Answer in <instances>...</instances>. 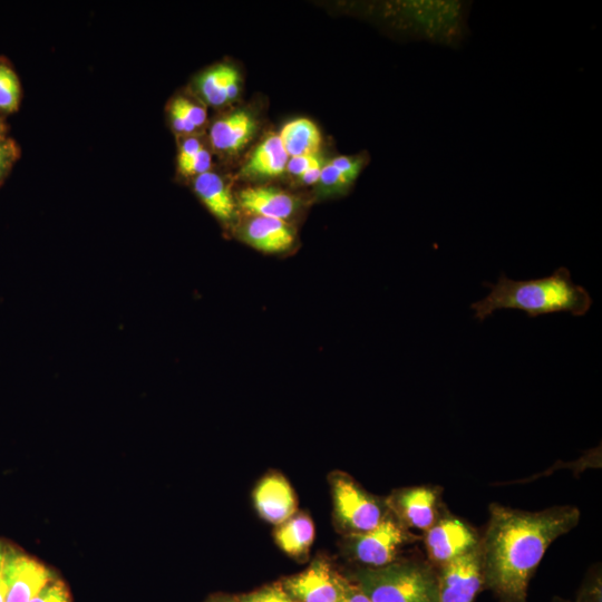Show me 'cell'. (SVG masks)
<instances>
[{"label":"cell","instance_id":"cell-3","mask_svg":"<svg viewBox=\"0 0 602 602\" xmlns=\"http://www.w3.org/2000/svg\"><path fill=\"white\" fill-rule=\"evenodd\" d=\"M372 602H438V574L429 562H392L366 567L355 583Z\"/></svg>","mask_w":602,"mask_h":602},{"label":"cell","instance_id":"cell-32","mask_svg":"<svg viewBox=\"0 0 602 602\" xmlns=\"http://www.w3.org/2000/svg\"><path fill=\"white\" fill-rule=\"evenodd\" d=\"M323 165L314 166L303 173L300 177L305 184H313L320 181L321 168Z\"/></svg>","mask_w":602,"mask_h":602},{"label":"cell","instance_id":"cell-27","mask_svg":"<svg viewBox=\"0 0 602 602\" xmlns=\"http://www.w3.org/2000/svg\"><path fill=\"white\" fill-rule=\"evenodd\" d=\"M211 166V155L210 153L203 147L198 151L197 154H195L190 161L186 163L179 165V169L182 173L186 175H200L205 172H208Z\"/></svg>","mask_w":602,"mask_h":602},{"label":"cell","instance_id":"cell-28","mask_svg":"<svg viewBox=\"0 0 602 602\" xmlns=\"http://www.w3.org/2000/svg\"><path fill=\"white\" fill-rule=\"evenodd\" d=\"M318 165H322V161L320 156L318 155V153H315V154L289 157L285 168L291 174L295 176H301L308 169Z\"/></svg>","mask_w":602,"mask_h":602},{"label":"cell","instance_id":"cell-12","mask_svg":"<svg viewBox=\"0 0 602 602\" xmlns=\"http://www.w3.org/2000/svg\"><path fill=\"white\" fill-rule=\"evenodd\" d=\"M241 236L251 246L268 253L283 252L294 241L285 221L260 215H253L243 224Z\"/></svg>","mask_w":602,"mask_h":602},{"label":"cell","instance_id":"cell-2","mask_svg":"<svg viewBox=\"0 0 602 602\" xmlns=\"http://www.w3.org/2000/svg\"><path fill=\"white\" fill-rule=\"evenodd\" d=\"M484 287L491 289L489 293L470 305L479 321L501 309L521 310L530 318L557 312L581 317L592 305L588 290L575 284L564 266L548 276L532 280L515 281L502 273L495 284L485 282Z\"/></svg>","mask_w":602,"mask_h":602},{"label":"cell","instance_id":"cell-15","mask_svg":"<svg viewBox=\"0 0 602 602\" xmlns=\"http://www.w3.org/2000/svg\"><path fill=\"white\" fill-rule=\"evenodd\" d=\"M194 190L208 211L223 222L235 216V202L224 181L213 172L195 177Z\"/></svg>","mask_w":602,"mask_h":602},{"label":"cell","instance_id":"cell-8","mask_svg":"<svg viewBox=\"0 0 602 602\" xmlns=\"http://www.w3.org/2000/svg\"><path fill=\"white\" fill-rule=\"evenodd\" d=\"M351 583L321 559L303 572L281 582L282 588L297 602H339Z\"/></svg>","mask_w":602,"mask_h":602},{"label":"cell","instance_id":"cell-18","mask_svg":"<svg viewBox=\"0 0 602 602\" xmlns=\"http://www.w3.org/2000/svg\"><path fill=\"white\" fill-rule=\"evenodd\" d=\"M314 537L312 521L304 514L290 517L275 531L279 546L292 556L305 554Z\"/></svg>","mask_w":602,"mask_h":602},{"label":"cell","instance_id":"cell-20","mask_svg":"<svg viewBox=\"0 0 602 602\" xmlns=\"http://www.w3.org/2000/svg\"><path fill=\"white\" fill-rule=\"evenodd\" d=\"M20 95V82L16 72L8 65L0 64V110H17Z\"/></svg>","mask_w":602,"mask_h":602},{"label":"cell","instance_id":"cell-11","mask_svg":"<svg viewBox=\"0 0 602 602\" xmlns=\"http://www.w3.org/2000/svg\"><path fill=\"white\" fill-rule=\"evenodd\" d=\"M259 514L268 522L280 525L293 516L297 499L288 480L279 474L265 476L254 491Z\"/></svg>","mask_w":602,"mask_h":602},{"label":"cell","instance_id":"cell-10","mask_svg":"<svg viewBox=\"0 0 602 602\" xmlns=\"http://www.w3.org/2000/svg\"><path fill=\"white\" fill-rule=\"evenodd\" d=\"M2 576L8 588L6 602H30L51 580L50 571L26 555H7Z\"/></svg>","mask_w":602,"mask_h":602},{"label":"cell","instance_id":"cell-23","mask_svg":"<svg viewBox=\"0 0 602 602\" xmlns=\"http://www.w3.org/2000/svg\"><path fill=\"white\" fill-rule=\"evenodd\" d=\"M356 178V175L343 172L331 163L323 165L321 168L320 182L328 187L343 188Z\"/></svg>","mask_w":602,"mask_h":602},{"label":"cell","instance_id":"cell-30","mask_svg":"<svg viewBox=\"0 0 602 602\" xmlns=\"http://www.w3.org/2000/svg\"><path fill=\"white\" fill-rule=\"evenodd\" d=\"M172 123L174 128L179 133H192L195 130V126L190 123L176 108H171Z\"/></svg>","mask_w":602,"mask_h":602},{"label":"cell","instance_id":"cell-29","mask_svg":"<svg viewBox=\"0 0 602 602\" xmlns=\"http://www.w3.org/2000/svg\"><path fill=\"white\" fill-rule=\"evenodd\" d=\"M203 146L196 138H188L183 142L178 153V166L190 161Z\"/></svg>","mask_w":602,"mask_h":602},{"label":"cell","instance_id":"cell-24","mask_svg":"<svg viewBox=\"0 0 602 602\" xmlns=\"http://www.w3.org/2000/svg\"><path fill=\"white\" fill-rule=\"evenodd\" d=\"M30 602H71L64 582L51 580Z\"/></svg>","mask_w":602,"mask_h":602},{"label":"cell","instance_id":"cell-16","mask_svg":"<svg viewBox=\"0 0 602 602\" xmlns=\"http://www.w3.org/2000/svg\"><path fill=\"white\" fill-rule=\"evenodd\" d=\"M289 161L279 135L265 138L252 153L243 167L246 176L272 177L281 174Z\"/></svg>","mask_w":602,"mask_h":602},{"label":"cell","instance_id":"cell-9","mask_svg":"<svg viewBox=\"0 0 602 602\" xmlns=\"http://www.w3.org/2000/svg\"><path fill=\"white\" fill-rule=\"evenodd\" d=\"M438 602H475L484 589V576L479 545L439 566Z\"/></svg>","mask_w":602,"mask_h":602},{"label":"cell","instance_id":"cell-7","mask_svg":"<svg viewBox=\"0 0 602 602\" xmlns=\"http://www.w3.org/2000/svg\"><path fill=\"white\" fill-rule=\"evenodd\" d=\"M429 563L441 566L479 545L480 535L466 521L448 512L424 532Z\"/></svg>","mask_w":602,"mask_h":602},{"label":"cell","instance_id":"cell-5","mask_svg":"<svg viewBox=\"0 0 602 602\" xmlns=\"http://www.w3.org/2000/svg\"><path fill=\"white\" fill-rule=\"evenodd\" d=\"M418 540L389 511L372 530L349 534L348 548L358 562L367 567H380L396 561L400 548Z\"/></svg>","mask_w":602,"mask_h":602},{"label":"cell","instance_id":"cell-34","mask_svg":"<svg viewBox=\"0 0 602 602\" xmlns=\"http://www.w3.org/2000/svg\"><path fill=\"white\" fill-rule=\"evenodd\" d=\"M6 559H7V554L3 551L2 546L0 545V575H2V570L4 566Z\"/></svg>","mask_w":602,"mask_h":602},{"label":"cell","instance_id":"cell-4","mask_svg":"<svg viewBox=\"0 0 602 602\" xmlns=\"http://www.w3.org/2000/svg\"><path fill=\"white\" fill-rule=\"evenodd\" d=\"M331 487L336 517L349 534L372 530L389 513L387 503L370 495L348 475L336 474Z\"/></svg>","mask_w":602,"mask_h":602},{"label":"cell","instance_id":"cell-37","mask_svg":"<svg viewBox=\"0 0 602 602\" xmlns=\"http://www.w3.org/2000/svg\"><path fill=\"white\" fill-rule=\"evenodd\" d=\"M552 602H572V601H569V600H564V599H561L559 596H555Z\"/></svg>","mask_w":602,"mask_h":602},{"label":"cell","instance_id":"cell-22","mask_svg":"<svg viewBox=\"0 0 602 602\" xmlns=\"http://www.w3.org/2000/svg\"><path fill=\"white\" fill-rule=\"evenodd\" d=\"M601 569H591L584 577L574 602H601Z\"/></svg>","mask_w":602,"mask_h":602},{"label":"cell","instance_id":"cell-14","mask_svg":"<svg viewBox=\"0 0 602 602\" xmlns=\"http://www.w3.org/2000/svg\"><path fill=\"white\" fill-rule=\"evenodd\" d=\"M254 119L244 111L237 110L219 120L211 128L213 146L221 152L235 153L252 137Z\"/></svg>","mask_w":602,"mask_h":602},{"label":"cell","instance_id":"cell-31","mask_svg":"<svg viewBox=\"0 0 602 602\" xmlns=\"http://www.w3.org/2000/svg\"><path fill=\"white\" fill-rule=\"evenodd\" d=\"M339 602H372L356 584H350Z\"/></svg>","mask_w":602,"mask_h":602},{"label":"cell","instance_id":"cell-6","mask_svg":"<svg viewBox=\"0 0 602 602\" xmlns=\"http://www.w3.org/2000/svg\"><path fill=\"white\" fill-rule=\"evenodd\" d=\"M441 495L437 485L404 487L388 498L387 506L405 527L426 532L448 512Z\"/></svg>","mask_w":602,"mask_h":602},{"label":"cell","instance_id":"cell-36","mask_svg":"<svg viewBox=\"0 0 602 602\" xmlns=\"http://www.w3.org/2000/svg\"><path fill=\"white\" fill-rule=\"evenodd\" d=\"M4 134H6V125L2 122V119L0 118V138L6 137Z\"/></svg>","mask_w":602,"mask_h":602},{"label":"cell","instance_id":"cell-26","mask_svg":"<svg viewBox=\"0 0 602 602\" xmlns=\"http://www.w3.org/2000/svg\"><path fill=\"white\" fill-rule=\"evenodd\" d=\"M172 107L176 108L195 127L203 125L206 120L205 109L183 97L176 98Z\"/></svg>","mask_w":602,"mask_h":602},{"label":"cell","instance_id":"cell-35","mask_svg":"<svg viewBox=\"0 0 602 602\" xmlns=\"http://www.w3.org/2000/svg\"><path fill=\"white\" fill-rule=\"evenodd\" d=\"M210 602H240L239 599H235V598H219V599H214Z\"/></svg>","mask_w":602,"mask_h":602},{"label":"cell","instance_id":"cell-21","mask_svg":"<svg viewBox=\"0 0 602 602\" xmlns=\"http://www.w3.org/2000/svg\"><path fill=\"white\" fill-rule=\"evenodd\" d=\"M240 602H297L282 588L281 583L266 585L239 598Z\"/></svg>","mask_w":602,"mask_h":602},{"label":"cell","instance_id":"cell-17","mask_svg":"<svg viewBox=\"0 0 602 602\" xmlns=\"http://www.w3.org/2000/svg\"><path fill=\"white\" fill-rule=\"evenodd\" d=\"M279 137L289 157L315 154L321 142L317 126L307 118L287 123Z\"/></svg>","mask_w":602,"mask_h":602},{"label":"cell","instance_id":"cell-1","mask_svg":"<svg viewBox=\"0 0 602 602\" xmlns=\"http://www.w3.org/2000/svg\"><path fill=\"white\" fill-rule=\"evenodd\" d=\"M580 517L572 505L528 512L492 503L479 541L484 588L498 602H527L528 583L547 548Z\"/></svg>","mask_w":602,"mask_h":602},{"label":"cell","instance_id":"cell-25","mask_svg":"<svg viewBox=\"0 0 602 602\" xmlns=\"http://www.w3.org/2000/svg\"><path fill=\"white\" fill-rule=\"evenodd\" d=\"M18 157L19 148L17 144L8 137L0 138V184Z\"/></svg>","mask_w":602,"mask_h":602},{"label":"cell","instance_id":"cell-13","mask_svg":"<svg viewBox=\"0 0 602 602\" xmlns=\"http://www.w3.org/2000/svg\"><path fill=\"white\" fill-rule=\"evenodd\" d=\"M239 202L242 208L253 215L280 219L285 221L298 206V201L272 187H247L240 193Z\"/></svg>","mask_w":602,"mask_h":602},{"label":"cell","instance_id":"cell-19","mask_svg":"<svg viewBox=\"0 0 602 602\" xmlns=\"http://www.w3.org/2000/svg\"><path fill=\"white\" fill-rule=\"evenodd\" d=\"M237 72L230 65H217L197 79V88L204 99L214 106H221L227 101L226 86L231 77Z\"/></svg>","mask_w":602,"mask_h":602},{"label":"cell","instance_id":"cell-33","mask_svg":"<svg viewBox=\"0 0 602 602\" xmlns=\"http://www.w3.org/2000/svg\"><path fill=\"white\" fill-rule=\"evenodd\" d=\"M7 593H8L7 584L3 580V576L0 575V602L7 601Z\"/></svg>","mask_w":602,"mask_h":602}]
</instances>
